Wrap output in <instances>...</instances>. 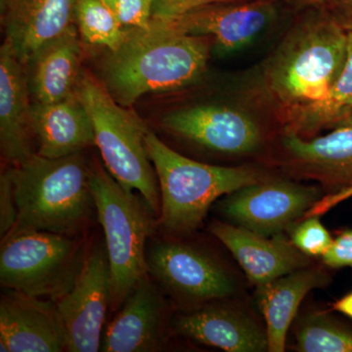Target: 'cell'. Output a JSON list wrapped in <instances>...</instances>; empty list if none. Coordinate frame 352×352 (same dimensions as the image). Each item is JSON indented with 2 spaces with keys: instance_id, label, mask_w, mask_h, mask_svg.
I'll list each match as a JSON object with an SVG mask.
<instances>
[{
  "instance_id": "obj_12",
  "label": "cell",
  "mask_w": 352,
  "mask_h": 352,
  "mask_svg": "<svg viewBox=\"0 0 352 352\" xmlns=\"http://www.w3.org/2000/svg\"><path fill=\"white\" fill-rule=\"evenodd\" d=\"M281 164L294 177L314 180L330 192L331 204L352 195V127L303 138L284 133Z\"/></svg>"
},
{
  "instance_id": "obj_29",
  "label": "cell",
  "mask_w": 352,
  "mask_h": 352,
  "mask_svg": "<svg viewBox=\"0 0 352 352\" xmlns=\"http://www.w3.org/2000/svg\"><path fill=\"white\" fill-rule=\"evenodd\" d=\"M236 1L243 0H154L152 19L170 20L210 4Z\"/></svg>"
},
{
  "instance_id": "obj_1",
  "label": "cell",
  "mask_w": 352,
  "mask_h": 352,
  "mask_svg": "<svg viewBox=\"0 0 352 352\" xmlns=\"http://www.w3.org/2000/svg\"><path fill=\"white\" fill-rule=\"evenodd\" d=\"M347 32L327 7L311 8L285 34L252 82V98L283 120L320 102L339 78Z\"/></svg>"
},
{
  "instance_id": "obj_14",
  "label": "cell",
  "mask_w": 352,
  "mask_h": 352,
  "mask_svg": "<svg viewBox=\"0 0 352 352\" xmlns=\"http://www.w3.org/2000/svg\"><path fill=\"white\" fill-rule=\"evenodd\" d=\"M227 300L185 308L171 319V333L224 351H268L266 329Z\"/></svg>"
},
{
  "instance_id": "obj_2",
  "label": "cell",
  "mask_w": 352,
  "mask_h": 352,
  "mask_svg": "<svg viewBox=\"0 0 352 352\" xmlns=\"http://www.w3.org/2000/svg\"><path fill=\"white\" fill-rule=\"evenodd\" d=\"M212 46L210 38L152 19L145 29L127 28L124 43L107 50L100 80L118 103L129 108L143 95L177 91L199 82L207 71Z\"/></svg>"
},
{
  "instance_id": "obj_20",
  "label": "cell",
  "mask_w": 352,
  "mask_h": 352,
  "mask_svg": "<svg viewBox=\"0 0 352 352\" xmlns=\"http://www.w3.org/2000/svg\"><path fill=\"white\" fill-rule=\"evenodd\" d=\"M32 119L39 156L57 159L95 144L94 124L76 92L54 103L34 102Z\"/></svg>"
},
{
  "instance_id": "obj_11",
  "label": "cell",
  "mask_w": 352,
  "mask_h": 352,
  "mask_svg": "<svg viewBox=\"0 0 352 352\" xmlns=\"http://www.w3.org/2000/svg\"><path fill=\"white\" fill-rule=\"evenodd\" d=\"M112 302V279L106 245L95 243L88 250L76 283L57 300L66 332L67 351L101 349L103 329Z\"/></svg>"
},
{
  "instance_id": "obj_7",
  "label": "cell",
  "mask_w": 352,
  "mask_h": 352,
  "mask_svg": "<svg viewBox=\"0 0 352 352\" xmlns=\"http://www.w3.org/2000/svg\"><path fill=\"white\" fill-rule=\"evenodd\" d=\"M2 288L57 302L76 283L87 259L85 234L28 231L1 240Z\"/></svg>"
},
{
  "instance_id": "obj_18",
  "label": "cell",
  "mask_w": 352,
  "mask_h": 352,
  "mask_svg": "<svg viewBox=\"0 0 352 352\" xmlns=\"http://www.w3.org/2000/svg\"><path fill=\"white\" fill-rule=\"evenodd\" d=\"M208 229L230 251L254 286L311 264L309 256L296 249L283 233L263 237L220 220H214Z\"/></svg>"
},
{
  "instance_id": "obj_17",
  "label": "cell",
  "mask_w": 352,
  "mask_h": 352,
  "mask_svg": "<svg viewBox=\"0 0 352 352\" xmlns=\"http://www.w3.org/2000/svg\"><path fill=\"white\" fill-rule=\"evenodd\" d=\"M30 95L27 67L4 41L0 48V150L12 166L36 154Z\"/></svg>"
},
{
  "instance_id": "obj_26",
  "label": "cell",
  "mask_w": 352,
  "mask_h": 352,
  "mask_svg": "<svg viewBox=\"0 0 352 352\" xmlns=\"http://www.w3.org/2000/svg\"><path fill=\"white\" fill-rule=\"evenodd\" d=\"M289 232L296 249L309 258H322L332 245V236L317 217H307L294 224Z\"/></svg>"
},
{
  "instance_id": "obj_16",
  "label": "cell",
  "mask_w": 352,
  "mask_h": 352,
  "mask_svg": "<svg viewBox=\"0 0 352 352\" xmlns=\"http://www.w3.org/2000/svg\"><path fill=\"white\" fill-rule=\"evenodd\" d=\"M0 351H67L56 302L6 289L0 298Z\"/></svg>"
},
{
  "instance_id": "obj_5",
  "label": "cell",
  "mask_w": 352,
  "mask_h": 352,
  "mask_svg": "<svg viewBox=\"0 0 352 352\" xmlns=\"http://www.w3.org/2000/svg\"><path fill=\"white\" fill-rule=\"evenodd\" d=\"M94 124L95 145L105 168L129 191L138 192L152 212L160 215L161 193L156 170L146 150L149 129L135 113L113 99L92 74L82 72L76 88Z\"/></svg>"
},
{
  "instance_id": "obj_8",
  "label": "cell",
  "mask_w": 352,
  "mask_h": 352,
  "mask_svg": "<svg viewBox=\"0 0 352 352\" xmlns=\"http://www.w3.org/2000/svg\"><path fill=\"white\" fill-rule=\"evenodd\" d=\"M147 271L164 295L185 308L237 293L223 264L199 247L180 241H157L146 252Z\"/></svg>"
},
{
  "instance_id": "obj_31",
  "label": "cell",
  "mask_w": 352,
  "mask_h": 352,
  "mask_svg": "<svg viewBox=\"0 0 352 352\" xmlns=\"http://www.w3.org/2000/svg\"><path fill=\"white\" fill-rule=\"evenodd\" d=\"M328 10L346 31H352V0H328Z\"/></svg>"
},
{
  "instance_id": "obj_24",
  "label": "cell",
  "mask_w": 352,
  "mask_h": 352,
  "mask_svg": "<svg viewBox=\"0 0 352 352\" xmlns=\"http://www.w3.org/2000/svg\"><path fill=\"white\" fill-rule=\"evenodd\" d=\"M296 349L302 352H352V331L329 316L312 311L298 319Z\"/></svg>"
},
{
  "instance_id": "obj_6",
  "label": "cell",
  "mask_w": 352,
  "mask_h": 352,
  "mask_svg": "<svg viewBox=\"0 0 352 352\" xmlns=\"http://www.w3.org/2000/svg\"><path fill=\"white\" fill-rule=\"evenodd\" d=\"M90 186L105 235L112 279L111 310L118 311L148 274L147 241L157 215L142 197L122 187L99 162L91 164Z\"/></svg>"
},
{
  "instance_id": "obj_35",
  "label": "cell",
  "mask_w": 352,
  "mask_h": 352,
  "mask_svg": "<svg viewBox=\"0 0 352 352\" xmlns=\"http://www.w3.org/2000/svg\"><path fill=\"white\" fill-rule=\"evenodd\" d=\"M4 0H0V3H2V2H3Z\"/></svg>"
},
{
  "instance_id": "obj_30",
  "label": "cell",
  "mask_w": 352,
  "mask_h": 352,
  "mask_svg": "<svg viewBox=\"0 0 352 352\" xmlns=\"http://www.w3.org/2000/svg\"><path fill=\"white\" fill-rule=\"evenodd\" d=\"M322 261L331 268L349 267L352 270V229L344 231L333 239Z\"/></svg>"
},
{
  "instance_id": "obj_21",
  "label": "cell",
  "mask_w": 352,
  "mask_h": 352,
  "mask_svg": "<svg viewBox=\"0 0 352 352\" xmlns=\"http://www.w3.org/2000/svg\"><path fill=\"white\" fill-rule=\"evenodd\" d=\"M329 281L324 268L310 264L256 287L259 309L265 319L268 351H285L287 333L303 298L312 289L327 286Z\"/></svg>"
},
{
  "instance_id": "obj_4",
  "label": "cell",
  "mask_w": 352,
  "mask_h": 352,
  "mask_svg": "<svg viewBox=\"0 0 352 352\" xmlns=\"http://www.w3.org/2000/svg\"><path fill=\"white\" fill-rule=\"evenodd\" d=\"M145 144L161 193L157 223L173 236L193 233L219 198L267 178L252 166H212L193 161L178 154L150 131Z\"/></svg>"
},
{
  "instance_id": "obj_23",
  "label": "cell",
  "mask_w": 352,
  "mask_h": 352,
  "mask_svg": "<svg viewBox=\"0 0 352 352\" xmlns=\"http://www.w3.org/2000/svg\"><path fill=\"white\" fill-rule=\"evenodd\" d=\"M352 104V31H347L346 62L327 96L280 120L284 133L303 138L316 136L323 129L346 126Z\"/></svg>"
},
{
  "instance_id": "obj_22",
  "label": "cell",
  "mask_w": 352,
  "mask_h": 352,
  "mask_svg": "<svg viewBox=\"0 0 352 352\" xmlns=\"http://www.w3.org/2000/svg\"><path fill=\"white\" fill-rule=\"evenodd\" d=\"M78 29L72 28L46 44L27 68L34 102L54 103L75 94L80 76L82 46Z\"/></svg>"
},
{
  "instance_id": "obj_15",
  "label": "cell",
  "mask_w": 352,
  "mask_h": 352,
  "mask_svg": "<svg viewBox=\"0 0 352 352\" xmlns=\"http://www.w3.org/2000/svg\"><path fill=\"white\" fill-rule=\"evenodd\" d=\"M276 16L271 0H243L210 4L162 21L190 36L210 38L215 50L228 54L251 43Z\"/></svg>"
},
{
  "instance_id": "obj_9",
  "label": "cell",
  "mask_w": 352,
  "mask_h": 352,
  "mask_svg": "<svg viewBox=\"0 0 352 352\" xmlns=\"http://www.w3.org/2000/svg\"><path fill=\"white\" fill-rule=\"evenodd\" d=\"M321 196L320 187L265 178L228 194L217 210L229 223L271 237L289 230Z\"/></svg>"
},
{
  "instance_id": "obj_10",
  "label": "cell",
  "mask_w": 352,
  "mask_h": 352,
  "mask_svg": "<svg viewBox=\"0 0 352 352\" xmlns=\"http://www.w3.org/2000/svg\"><path fill=\"white\" fill-rule=\"evenodd\" d=\"M166 131L199 147L226 156H247L263 147L265 135L258 120L237 106L199 104L166 113Z\"/></svg>"
},
{
  "instance_id": "obj_34",
  "label": "cell",
  "mask_w": 352,
  "mask_h": 352,
  "mask_svg": "<svg viewBox=\"0 0 352 352\" xmlns=\"http://www.w3.org/2000/svg\"><path fill=\"white\" fill-rule=\"evenodd\" d=\"M351 126L352 127V104L351 106V109H349V119H347L346 126Z\"/></svg>"
},
{
  "instance_id": "obj_28",
  "label": "cell",
  "mask_w": 352,
  "mask_h": 352,
  "mask_svg": "<svg viewBox=\"0 0 352 352\" xmlns=\"http://www.w3.org/2000/svg\"><path fill=\"white\" fill-rule=\"evenodd\" d=\"M17 220V204L11 168L0 176V238L4 239L12 230Z\"/></svg>"
},
{
  "instance_id": "obj_13",
  "label": "cell",
  "mask_w": 352,
  "mask_h": 352,
  "mask_svg": "<svg viewBox=\"0 0 352 352\" xmlns=\"http://www.w3.org/2000/svg\"><path fill=\"white\" fill-rule=\"evenodd\" d=\"M116 312L103 333L101 351L155 352L166 346L173 318L166 295L149 274Z\"/></svg>"
},
{
  "instance_id": "obj_25",
  "label": "cell",
  "mask_w": 352,
  "mask_h": 352,
  "mask_svg": "<svg viewBox=\"0 0 352 352\" xmlns=\"http://www.w3.org/2000/svg\"><path fill=\"white\" fill-rule=\"evenodd\" d=\"M76 25L83 41L113 51L124 43L127 28L102 0H76Z\"/></svg>"
},
{
  "instance_id": "obj_27",
  "label": "cell",
  "mask_w": 352,
  "mask_h": 352,
  "mask_svg": "<svg viewBox=\"0 0 352 352\" xmlns=\"http://www.w3.org/2000/svg\"><path fill=\"white\" fill-rule=\"evenodd\" d=\"M124 28L145 29L153 18L154 0H102Z\"/></svg>"
},
{
  "instance_id": "obj_33",
  "label": "cell",
  "mask_w": 352,
  "mask_h": 352,
  "mask_svg": "<svg viewBox=\"0 0 352 352\" xmlns=\"http://www.w3.org/2000/svg\"><path fill=\"white\" fill-rule=\"evenodd\" d=\"M289 6L300 9L319 8L326 7L328 0H281Z\"/></svg>"
},
{
  "instance_id": "obj_19",
  "label": "cell",
  "mask_w": 352,
  "mask_h": 352,
  "mask_svg": "<svg viewBox=\"0 0 352 352\" xmlns=\"http://www.w3.org/2000/svg\"><path fill=\"white\" fill-rule=\"evenodd\" d=\"M76 0H4L6 41L25 67L46 44L76 27Z\"/></svg>"
},
{
  "instance_id": "obj_32",
  "label": "cell",
  "mask_w": 352,
  "mask_h": 352,
  "mask_svg": "<svg viewBox=\"0 0 352 352\" xmlns=\"http://www.w3.org/2000/svg\"><path fill=\"white\" fill-rule=\"evenodd\" d=\"M332 309L352 319V292L333 302Z\"/></svg>"
},
{
  "instance_id": "obj_3",
  "label": "cell",
  "mask_w": 352,
  "mask_h": 352,
  "mask_svg": "<svg viewBox=\"0 0 352 352\" xmlns=\"http://www.w3.org/2000/svg\"><path fill=\"white\" fill-rule=\"evenodd\" d=\"M11 175L17 220L7 236L28 231L80 235L97 217L91 164L82 152L57 159L34 154L12 166Z\"/></svg>"
}]
</instances>
